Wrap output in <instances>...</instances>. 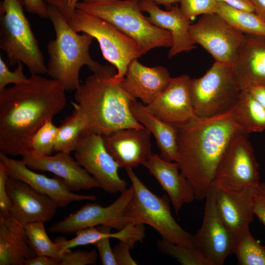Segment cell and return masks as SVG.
Returning <instances> with one entry per match:
<instances>
[{
    "instance_id": "1",
    "label": "cell",
    "mask_w": 265,
    "mask_h": 265,
    "mask_svg": "<svg viewBox=\"0 0 265 265\" xmlns=\"http://www.w3.org/2000/svg\"><path fill=\"white\" fill-rule=\"evenodd\" d=\"M58 81L31 74L23 83L0 91V153L22 156L32 151V138L67 104Z\"/></svg>"
},
{
    "instance_id": "2",
    "label": "cell",
    "mask_w": 265,
    "mask_h": 265,
    "mask_svg": "<svg viewBox=\"0 0 265 265\" xmlns=\"http://www.w3.org/2000/svg\"><path fill=\"white\" fill-rule=\"evenodd\" d=\"M231 110L209 118L195 116L176 126L177 162L193 187L197 200L205 199L229 142L239 132Z\"/></svg>"
},
{
    "instance_id": "3",
    "label": "cell",
    "mask_w": 265,
    "mask_h": 265,
    "mask_svg": "<svg viewBox=\"0 0 265 265\" xmlns=\"http://www.w3.org/2000/svg\"><path fill=\"white\" fill-rule=\"evenodd\" d=\"M112 65H102L75 90L76 102H71L85 120L87 130L102 135L120 129L143 127L133 117L130 104L132 97L113 79Z\"/></svg>"
},
{
    "instance_id": "4",
    "label": "cell",
    "mask_w": 265,
    "mask_h": 265,
    "mask_svg": "<svg viewBox=\"0 0 265 265\" xmlns=\"http://www.w3.org/2000/svg\"><path fill=\"white\" fill-rule=\"evenodd\" d=\"M48 10L55 38L47 45L49 55L47 74L60 82L66 91L76 90L80 83L79 72L83 66L86 65L93 73L102 66L89 53L93 38L75 31L54 6L48 5Z\"/></svg>"
},
{
    "instance_id": "5",
    "label": "cell",
    "mask_w": 265,
    "mask_h": 265,
    "mask_svg": "<svg viewBox=\"0 0 265 265\" xmlns=\"http://www.w3.org/2000/svg\"><path fill=\"white\" fill-rule=\"evenodd\" d=\"M76 9L104 19L134 40L142 55L158 47H171L170 32L151 24L140 10L138 1L116 0L97 3L78 2Z\"/></svg>"
},
{
    "instance_id": "6",
    "label": "cell",
    "mask_w": 265,
    "mask_h": 265,
    "mask_svg": "<svg viewBox=\"0 0 265 265\" xmlns=\"http://www.w3.org/2000/svg\"><path fill=\"white\" fill-rule=\"evenodd\" d=\"M23 0H3L0 5V48L9 65L21 62L31 74L47 73L37 40L24 12Z\"/></svg>"
},
{
    "instance_id": "7",
    "label": "cell",
    "mask_w": 265,
    "mask_h": 265,
    "mask_svg": "<svg viewBox=\"0 0 265 265\" xmlns=\"http://www.w3.org/2000/svg\"><path fill=\"white\" fill-rule=\"evenodd\" d=\"M134 190L124 212L126 222L147 224L162 238L174 243L194 247L192 235L183 229L173 217L168 195L158 196L138 178L132 168L126 169Z\"/></svg>"
},
{
    "instance_id": "8",
    "label": "cell",
    "mask_w": 265,
    "mask_h": 265,
    "mask_svg": "<svg viewBox=\"0 0 265 265\" xmlns=\"http://www.w3.org/2000/svg\"><path fill=\"white\" fill-rule=\"evenodd\" d=\"M68 22L76 32L97 40L104 58L117 70L113 79L117 82L124 78L131 62L142 55L134 40L104 19L76 9Z\"/></svg>"
},
{
    "instance_id": "9",
    "label": "cell",
    "mask_w": 265,
    "mask_h": 265,
    "mask_svg": "<svg viewBox=\"0 0 265 265\" xmlns=\"http://www.w3.org/2000/svg\"><path fill=\"white\" fill-rule=\"evenodd\" d=\"M189 91L195 115L209 118L231 110L241 90L231 66L215 61L202 77L190 79Z\"/></svg>"
},
{
    "instance_id": "10",
    "label": "cell",
    "mask_w": 265,
    "mask_h": 265,
    "mask_svg": "<svg viewBox=\"0 0 265 265\" xmlns=\"http://www.w3.org/2000/svg\"><path fill=\"white\" fill-rule=\"evenodd\" d=\"M214 182L220 187L231 190L254 186L260 183L259 164L253 148L244 133L238 132L231 139Z\"/></svg>"
},
{
    "instance_id": "11",
    "label": "cell",
    "mask_w": 265,
    "mask_h": 265,
    "mask_svg": "<svg viewBox=\"0 0 265 265\" xmlns=\"http://www.w3.org/2000/svg\"><path fill=\"white\" fill-rule=\"evenodd\" d=\"M189 32L194 43L200 45L215 61L231 66L245 39V34L215 13L201 15L190 25Z\"/></svg>"
},
{
    "instance_id": "12",
    "label": "cell",
    "mask_w": 265,
    "mask_h": 265,
    "mask_svg": "<svg viewBox=\"0 0 265 265\" xmlns=\"http://www.w3.org/2000/svg\"><path fill=\"white\" fill-rule=\"evenodd\" d=\"M214 182L206 196L202 225L192 236L194 246L202 254L210 265H222L233 253L234 232L221 217L216 204Z\"/></svg>"
},
{
    "instance_id": "13",
    "label": "cell",
    "mask_w": 265,
    "mask_h": 265,
    "mask_svg": "<svg viewBox=\"0 0 265 265\" xmlns=\"http://www.w3.org/2000/svg\"><path fill=\"white\" fill-rule=\"evenodd\" d=\"M74 155L76 161L95 178L100 188L107 193L115 194L127 188V182L118 174L119 166L106 150L102 135L84 131Z\"/></svg>"
},
{
    "instance_id": "14",
    "label": "cell",
    "mask_w": 265,
    "mask_h": 265,
    "mask_svg": "<svg viewBox=\"0 0 265 265\" xmlns=\"http://www.w3.org/2000/svg\"><path fill=\"white\" fill-rule=\"evenodd\" d=\"M134 194L133 187L121 192L119 197L106 207L94 203H87L52 224L48 231L51 233L71 235L89 227L106 225L119 231L127 224L124 218L126 208Z\"/></svg>"
},
{
    "instance_id": "15",
    "label": "cell",
    "mask_w": 265,
    "mask_h": 265,
    "mask_svg": "<svg viewBox=\"0 0 265 265\" xmlns=\"http://www.w3.org/2000/svg\"><path fill=\"white\" fill-rule=\"evenodd\" d=\"M6 190L10 200L9 217L24 227L51 221L59 208L49 196L21 180L8 177Z\"/></svg>"
},
{
    "instance_id": "16",
    "label": "cell",
    "mask_w": 265,
    "mask_h": 265,
    "mask_svg": "<svg viewBox=\"0 0 265 265\" xmlns=\"http://www.w3.org/2000/svg\"><path fill=\"white\" fill-rule=\"evenodd\" d=\"M0 161L4 165L9 177L21 180L37 191L54 201L59 208H65L71 203L83 200L94 201L97 196L74 193L61 178H49L34 172L22 160H16L0 153Z\"/></svg>"
},
{
    "instance_id": "17",
    "label": "cell",
    "mask_w": 265,
    "mask_h": 265,
    "mask_svg": "<svg viewBox=\"0 0 265 265\" xmlns=\"http://www.w3.org/2000/svg\"><path fill=\"white\" fill-rule=\"evenodd\" d=\"M21 160L32 170L52 172L62 178L72 191L100 188L95 178L70 154L58 152L51 156L31 151L22 155Z\"/></svg>"
},
{
    "instance_id": "18",
    "label": "cell",
    "mask_w": 265,
    "mask_h": 265,
    "mask_svg": "<svg viewBox=\"0 0 265 265\" xmlns=\"http://www.w3.org/2000/svg\"><path fill=\"white\" fill-rule=\"evenodd\" d=\"M151 133L143 126L120 129L102 136L106 150L119 167L126 169L142 164L152 154Z\"/></svg>"
},
{
    "instance_id": "19",
    "label": "cell",
    "mask_w": 265,
    "mask_h": 265,
    "mask_svg": "<svg viewBox=\"0 0 265 265\" xmlns=\"http://www.w3.org/2000/svg\"><path fill=\"white\" fill-rule=\"evenodd\" d=\"M190 78L183 75L172 78L166 88L149 105L147 109L167 123L178 126L195 115L189 91Z\"/></svg>"
},
{
    "instance_id": "20",
    "label": "cell",
    "mask_w": 265,
    "mask_h": 265,
    "mask_svg": "<svg viewBox=\"0 0 265 265\" xmlns=\"http://www.w3.org/2000/svg\"><path fill=\"white\" fill-rule=\"evenodd\" d=\"M138 4L142 12L149 14L147 18L151 24L171 33L172 45L168 52V58L196 48L189 32L190 20L183 14L177 4L167 11L150 0H139Z\"/></svg>"
},
{
    "instance_id": "21",
    "label": "cell",
    "mask_w": 265,
    "mask_h": 265,
    "mask_svg": "<svg viewBox=\"0 0 265 265\" xmlns=\"http://www.w3.org/2000/svg\"><path fill=\"white\" fill-rule=\"evenodd\" d=\"M171 79L165 67H147L135 59L129 64L124 78L119 83L130 95L140 99L146 106L166 88Z\"/></svg>"
},
{
    "instance_id": "22",
    "label": "cell",
    "mask_w": 265,
    "mask_h": 265,
    "mask_svg": "<svg viewBox=\"0 0 265 265\" xmlns=\"http://www.w3.org/2000/svg\"><path fill=\"white\" fill-rule=\"evenodd\" d=\"M167 193L173 209L178 213L186 204L195 199L194 191L188 180L179 172L177 162L164 160L152 154L142 164Z\"/></svg>"
},
{
    "instance_id": "23",
    "label": "cell",
    "mask_w": 265,
    "mask_h": 265,
    "mask_svg": "<svg viewBox=\"0 0 265 265\" xmlns=\"http://www.w3.org/2000/svg\"><path fill=\"white\" fill-rule=\"evenodd\" d=\"M231 67L241 90L254 84L265 83V36L245 34Z\"/></svg>"
},
{
    "instance_id": "24",
    "label": "cell",
    "mask_w": 265,
    "mask_h": 265,
    "mask_svg": "<svg viewBox=\"0 0 265 265\" xmlns=\"http://www.w3.org/2000/svg\"><path fill=\"white\" fill-rule=\"evenodd\" d=\"M215 185L217 209L226 225L234 232L249 226L254 215L253 186L231 190Z\"/></svg>"
},
{
    "instance_id": "25",
    "label": "cell",
    "mask_w": 265,
    "mask_h": 265,
    "mask_svg": "<svg viewBox=\"0 0 265 265\" xmlns=\"http://www.w3.org/2000/svg\"><path fill=\"white\" fill-rule=\"evenodd\" d=\"M36 255L28 243L25 227L0 216V265H24Z\"/></svg>"
},
{
    "instance_id": "26",
    "label": "cell",
    "mask_w": 265,
    "mask_h": 265,
    "mask_svg": "<svg viewBox=\"0 0 265 265\" xmlns=\"http://www.w3.org/2000/svg\"><path fill=\"white\" fill-rule=\"evenodd\" d=\"M130 110L134 119L147 128L154 136L160 152V157L166 161L177 162V126L160 120L136 99L131 103Z\"/></svg>"
},
{
    "instance_id": "27",
    "label": "cell",
    "mask_w": 265,
    "mask_h": 265,
    "mask_svg": "<svg viewBox=\"0 0 265 265\" xmlns=\"http://www.w3.org/2000/svg\"><path fill=\"white\" fill-rule=\"evenodd\" d=\"M231 116L239 132L244 134L265 130V109L245 89L240 91Z\"/></svg>"
},
{
    "instance_id": "28",
    "label": "cell",
    "mask_w": 265,
    "mask_h": 265,
    "mask_svg": "<svg viewBox=\"0 0 265 265\" xmlns=\"http://www.w3.org/2000/svg\"><path fill=\"white\" fill-rule=\"evenodd\" d=\"M215 13L244 34L265 36V19L254 12L239 9L217 1Z\"/></svg>"
},
{
    "instance_id": "29",
    "label": "cell",
    "mask_w": 265,
    "mask_h": 265,
    "mask_svg": "<svg viewBox=\"0 0 265 265\" xmlns=\"http://www.w3.org/2000/svg\"><path fill=\"white\" fill-rule=\"evenodd\" d=\"M233 253L239 265H265V246L253 238L249 226L234 232Z\"/></svg>"
},
{
    "instance_id": "30",
    "label": "cell",
    "mask_w": 265,
    "mask_h": 265,
    "mask_svg": "<svg viewBox=\"0 0 265 265\" xmlns=\"http://www.w3.org/2000/svg\"><path fill=\"white\" fill-rule=\"evenodd\" d=\"M87 130L86 122L75 109L61 121L56 135L54 152L68 154L77 148L82 132Z\"/></svg>"
},
{
    "instance_id": "31",
    "label": "cell",
    "mask_w": 265,
    "mask_h": 265,
    "mask_svg": "<svg viewBox=\"0 0 265 265\" xmlns=\"http://www.w3.org/2000/svg\"><path fill=\"white\" fill-rule=\"evenodd\" d=\"M29 245L37 255H44L59 261L63 252L48 237L43 222L29 223L25 226Z\"/></svg>"
},
{
    "instance_id": "32",
    "label": "cell",
    "mask_w": 265,
    "mask_h": 265,
    "mask_svg": "<svg viewBox=\"0 0 265 265\" xmlns=\"http://www.w3.org/2000/svg\"><path fill=\"white\" fill-rule=\"evenodd\" d=\"M157 245L160 252L175 258L182 265H210L195 247L174 243L162 238L157 241Z\"/></svg>"
},
{
    "instance_id": "33",
    "label": "cell",
    "mask_w": 265,
    "mask_h": 265,
    "mask_svg": "<svg viewBox=\"0 0 265 265\" xmlns=\"http://www.w3.org/2000/svg\"><path fill=\"white\" fill-rule=\"evenodd\" d=\"M111 229L106 225L89 227L77 231L75 233L76 237L70 240H66L64 237H59L55 239L54 242L63 252L76 246L94 245L103 238L110 236Z\"/></svg>"
},
{
    "instance_id": "34",
    "label": "cell",
    "mask_w": 265,
    "mask_h": 265,
    "mask_svg": "<svg viewBox=\"0 0 265 265\" xmlns=\"http://www.w3.org/2000/svg\"><path fill=\"white\" fill-rule=\"evenodd\" d=\"M58 130V127L53 124L52 120L47 121L33 135L31 141L32 151L51 155L54 152Z\"/></svg>"
},
{
    "instance_id": "35",
    "label": "cell",
    "mask_w": 265,
    "mask_h": 265,
    "mask_svg": "<svg viewBox=\"0 0 265 265\" xmlns=\"http://www.w3.org/2000/svg\"><path fill=\"white\" fill-rule=\"evenodd\" d=\"M216 0H180V8L190 20L199 15L215 13Z\"/></svg>"
},
{
    "instance_id": "36",
    "label": "cell",
    "mask_w": 265,
    "mask_h": 265,
    "mask_svg": "<svg viewBox=\"0 0 265 265\" xmlns=\"http://www.w3.org/2000/svg\"><path fill=\"white\" fill-rule=\"evenodd\" d=\"M98 255L95 248L90 251L67 249L63 252L59 265H95Z\"/></svg>"
},
{
    "instance_id": "37",
    "label": "cell",
    "mask_w": 265,
    "mask_h": 265,
    "mask_svg": "<svg viewBox=\"0 0 265 265\" xmlns=\"http://www.w3.org/2000/svg\"><path fill=\"white\" fill-rule=\"evenodd\" d=\"M145 230L143 224L128 223L121 230L111 233L110 237L126 243L132 249L136 242L143 240L145 236Z\"/></svg>"
},
{
    "instance_id": "38",
    "label": "cell",
    "mask_w": 265,
    "mask_h": 265,
    "mask_svg": "<svg viewBox=\"0 0 265 265\" xmlns=\"http://www.w3.org/2000/svg\"><path fill=\"white\" fill-rule=\"evenodd\" d=\"M24 65L19 62L14 71L9 70L2 57H0V91L6 88L10 83L20 84L26 81L28 78L23 72Z\"/></svg>"
},
{
    "instance_id": "39",
    "label": "cell",
    "mask_w": 265,
    "mask_h": 265,
    "mask_svg": "<svg viewBox=\"0 0 265 265\" xmlns=\"http://www.w3.org/2000/svg\"><path fill=\"white\" fill-rule=\"evenodd\" d=\"M253 198L254 214L265 226V183L253 186Z\"/></svg>"
},
{
    "instance_id": "40",
    "label": "cell",
    "mask_w": 265,
    "mask_h": 265,
    "mask_svg": "<svg viewBox=\"0 0 265 265\" xmlns=\"http://www.w3.org/2000/svg\"><path fill=\"white\" fill-rule=\"evenodd\" d=\"M110 235L105 237L95 243L103 265H118L110 244Z\"/></svg>"
},
{
    "instance_id": "41",
    "label": "cell",
    "mask_w": 265,
    "mask_h": 265,
    "mask_svg": "<svg viewBox=\"0 0 265 265\" xmlns=\"http://www.w3.org/2000/svg\"><path fill=\"white\" fill-rule=\"evenodd\" d=\"M8 176L3 164L0 161V216L9 218L10 200L6 190Z\"/></svg>"
},
{
    "instance_id": "42",
    "label": "cell",
    "mask_w": 265,
    "mask_h": 265,
    "mask_svg": "<svg viewBox=\"0 0 265 265\" xmlns=\"http://www.w3.org/2000/svg\"><path fill=\"white\" fill-rule=\"evenodd\" d=\"M48 5L54 6L63 17L68 21L76 9L79 0H44Z\"/></svg>"
},
{
    "instance_id": "43",
    "label": "cell",
    "mask_w": 265,
    "mask_h": 265,
    "mask_svg": "<svg viewBox=\"0 0 265 265\" xmlns=\"http://www.w3.org/2000/svg\"><path fill=\"white\" fill-rule=\"evenodd\" d=\"M130 247L125 242L120 241L113 249L118 265H136V262L132 258Z\"/></svg>"
},
{
    "instance_id": "44",
    "label": "cell",
    "mask_w": 265,
    "mask_h": 265,
    "mask_svg": "<svg viewBox=\"0 0 265 265\" xmlns=\"http://www.w3.org/2000/svg\"><path fill=\"white\" fill-rule=\"evenodd\" d=\"M26 10L40 18H49L48 5L44 0H23Z\"/></svg>"
},
{
    "instance_id": "45",
    "label": "cell",
    "mask_w": 265,
    "mask_h": 265,
    "mask_svg": "<svg viewBox=\"0 0 265 265\" xmlns=\"http://www.w3.org/2000/svg\"><path fill=\"white\" fill-rule=\"evenodd\" d=\"M244 89L265 109V83L254 84Z\"/></svg>"
},
{
    "instance_id": "46",
    "label": "cell",
    "mask_w": 265,
    "mask_h": 265,
    "mask_svg": "<svg viewBox=\"0 0 265 265\" xmlns=\"http://www.w3.org/2000/svg\"><path fill=\"white\" fill-rule=\"evenodd\" d=\"M60 261L44 255H36L28 259L25 262V265H59Z\"/></svg>"
},
{
    "instance_id": "47",
    "label": "cell",
    "mask_w": 265,
    "mask_h": 265,
    "mask_svg": "<svg viewBox=\"0 0 265 265\" xmlns=\"http://www.w3.org/2000/svg\"><path fill=\"white\" fill-rule=\"evenodd\" d=\"M239 9L254 12V6L250 0H216Z\"/></svg>"
},
{
    "instance_id": "48",
    "label": "cell",
    "mask_w": 265,
    "mask_h": 265,
    "mask_svg": "<svg viewBox=\"0 0 265 265\" xmlns=\"http://www.w3.org/2000/svg\"><path fill=\"white\" fill-rule=\"evenodd\" d=\"M254 8V12L265 19V0H250Z\"/></svg>"
},
{
    "instance_id": "49",
    "label": "cell",
    "mask_w": 265,
    "mask_h": 265,
    "mask_svg": "<svg viewBox=\"0 0 265 265\" xmlns=\"http://www.w3.org/2000/svg\"><path fill=\"white\" fill-rule=\"evenodd\" d=\"M157 4H162L164 6L165 8L168 10H170L173 5L180 2V0H150Z\"/></svg>"
},
{
    "instance_id": "50",
    "label": "cell",
    "mask_w": 265,
    "mask_h": 265,
    "mask_svg": "<svg viewBox=\"0 0 265 265\" xmlns=\"http://www.w3.org/2000/svg\"><path fill=\"white\" fill-rule=\"evenodd\" d=\"M82 1L86 3H97V2H105L115 1L116 0H81Z\"/></svg>"
}]
</instances>
